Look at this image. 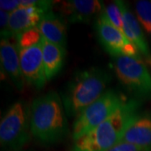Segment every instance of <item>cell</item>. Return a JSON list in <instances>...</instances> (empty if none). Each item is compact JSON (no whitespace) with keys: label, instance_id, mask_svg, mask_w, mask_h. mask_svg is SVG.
<instances>
[{"label":"cell","instance_id":"cell-14","mask_svg":"<svg viewBox=\"0 0 151 151\" xmlns=\"http://www.w3.org/2000/svg\"><path fill=\"white\" fill-rule=\"evenodd\" d=\"M42 56L47 81H51L60 72L64 65L65 48L42 37Z\"/></svg>","mask_w":151,"mask_h":151},{"label":"cell","instance_id":"cell-9","mask_svg":"<svg viewBox=\"0 0 151 151\" xmlns=\"http://www.w3.org/2000/svg\"><path fill=\"white\" fill-rule=\"evenodd\" d=\"M94 28L97 40L106 52L113 58L124 56V49L131 41L110 23L104 11L96 19Z\"/></svg>","mask_w":151,"mask_h":151},{"label":"cell","instance_id":"cell-16","mask_svg":"<svg viewBox=\"0 0 151 151\" xmlns=\"http://www.w3.org/2000/svg\"><path fill=\"white\" fill-rule=\"evenodd\" d=\"M17 44L19 49H27L40 42L42 35L37 27L32 28L20 34L16 38Z\"/></svg>","mask_w":151,"mask_h":151},{"label":"cell","instance_id":"cell-19","mask_svg":"<svg viewBox=\"0 0 151 151\" xmlns=\"http://www.w3.org/2000/svg\"><path fill=\"white\" fill-rule=\"evenodd\" d=\"M20 5V1L19 0H1L0 1V9L1 10H4L8 13H12Z\"/></svg>","mask_w":151,"mask_h":151},{"label":"cell","instance_id":"cell-10","mask_svg":"<svg viewBox=\"0 0 151 151\" xmlns=\"http://www.w3.org/2000/svg\"><path fill=\"white\" fill-rule=\"evenodd\" d=\"M120 142L137 146L142 150L151 151V112L139 111L130 120Z\"/></svg>","mask_w":151,"mask_h":151},{"label":"cell","instance_id":"cell-2","mask_svg":"<svg viewBox=\"0 0 151 151\" xmlns=\"http://www.w3.org/2000/svg\"><path fill=\"white\" fill-rule=\"evenodd\" d=\"M142 101L128 99L107 120L74 141L70 151H108L120 143L126 127L140 110Z\"/></svg>","mask_w":151,"mask_h":151},{"label":"cell","instance_id":"cell-4","mask_svg":"<svg viewBox=\"0 0 151 151\" xmlns=\"http://www.w3.org/2000/svg\"><path fill=\"white\" fill-rule=\"evenodd\" d=\"M30 135V108L25 101L18 100L1 120V147L5 150L19 151L29 142Z\"/></svg>","mask_w":151,"mask_h":151},{"label":"cell","instance_id":"cell-11","mask_svg":"<svg viewBox=\"0 0 151 151\" xmlns=\"http://www.w3.org/2000/svg\"><path fill=\"white\" fill-rule=\"evenodd\" d=\"M117 3L123 15L125 36L139 50L140 54L145 58L149 63L151 64L150 50L139 22L137 20L134 14L130 11L129 6L126 4L125 2L118 0Z\"/></svg>","mask_w":151,"mask_h":151},{"label":"cell","instance_id":"cell-6","mask_svg":"<svg viewBox=\"0 0 151 151\" xmlns=\"http://www.w3.org/2000/svg\"><path fill=\"white\" fill-rule=\"evenodd\" d=\"M113 65L119 81L134 98L142 102L151 100V73L141 60L114 57Z\"/></svg>","mask_w":151,"mask_h":151},{"label":"cell","instance_id":"cell-8","mask_svg":"<svg viewBox=\"0 0 151 151\" xmlns=\"http://www.w3.org/2000/svg\"><path fill=\"white\" fill-rule=\"evenodd\" d=\"M54 7L70 24L89 23L94 18L97 19L104 11L105 5L97 0H69L56 2Z\"/></svg>","mask_w":151,"mask_h":151},{"label":"cell","instance_id":"cell-18","mask_svg":"<svg viewBox=\"0 0 151 151\" xmlns=\"http://www.w3.org/2000/svg\"><path fill=\"white\" fill-rule=\"evenodd\" d=\"M9 13L0 9V33L1 39H10L12 34L9 29Z\"/></svg>","mask_w":151,"mask_h":151},{"label":"cell","instance_id":"cell-15","mask_svg":"<svg viewBox=\"0 0 151 151\" xmlns=\"http://www.w3.org/2000/svg\"><path fill=\"white\" fill-rule=\"evenodd\" d=\"M135 12L142 28L151 34V2L139 0L135 3Z\"/></svg>","mask_w":151,"mask_h":151},{"label":"cell","instance_id":"cell-5","mask_svg":"<svg viewBox=\"0 0 151 151\" xmlns=\"http://www.w3.org/2000/svg\"><path fill=\"white\" fill-rule=\"evenodd\" d=\"M127 100L118 91L114 89L107 90L76 118L71 130L73 140H76L107 120Z\"/></svg>","mask_w":151,"mask_h":151},{"label":"cell","instance_id":"cell-1","mask_svg":"<svg viewBox=\"0 0 151 151\" xmlns=\"http://www.w3.org/2000/svg\"><path fill=\"white\" fill-rule=\"evenodd\" d=\"M67 115L56 92H50L36 97L30 106L31 134L44 145L62 141L69 133Z\"/></svg>","mask_w":151,"mask_h":151},{"label":"cell","instance_id":"cell-20","mask_svg":"<svg viewBox=\"0 0 151 151\" xmlns=\"http://www.w3.org/2000/svg\"><path fill=\"white\" fill-rule=\"evenodd\" d=\"M108 151H144L137 146L133 145L131 144L120 142L118 145L110 149Z\"/></svg>","mask_w":151,"mask_h":151},{"label":"cell","instance_id":"cell-17","mask_svg":"<svg viewBox=\"0 0 151 151\" xmlns=\"http://www.w3.org/2000/svg\"><path fill=\"white\" fill-rule=\"evenodd\" d=\"M104 13L108 19L115 28H117L119 31L124 35V20L122 12L119 8L117 1L113 2L112 4H109L104 8Z\"/></svg>","mask_w":151,"mask_h":151},{"label":"cell","instance_id":"cell-7","mask_svg":"<svg viewBox=\"0 0 151 151\" xmlns=\"http://www.w3.org/2000/svg\"><path fill=\"white\" fill-rule=\"evenodd\" d=\"M19 60L24 82L38 90L45 87L48 81L44 67L41 40L32 47L19 49Z\"/></svg>","mask_w":151,"mask_h":151},{"label":"cell","instance_id":"cell-12","mask_svg":"<svg viewBox=\"0 0 151 151\" xmlns=\"http://www.w3.org/2000/svg\"><path fill=\"white\" fill-rule=\"evenodd\" d=\"M1 64L18 89L21 90L24 80L20 68L19 48L18 44L10 41V39H1L0 42Z\"/></svg>","mask_w":151,"mask_h":151},{"label":"cell","instance_id":"cell-13","mask_svg":"<svg viewBox=\"0 0 151 151\" xmlns=\"http://www.w3.org/2000/svg\"><path fill=\"white\" fill-rule=\"evenodd\" d=\"M37 28L44 39L64 48L66 47V21L60 14L55 13L53 9L44 15Z\"/></svg>","mask_w":151,"mask_h":151},{"label":"cell","instance_id":"cell-3","mask_svg":"<svg viewBox=\"0 0 151 151\" xmlns=\"http://www.w3.org/2000/svg\"><path fill=\"white\" fill-rule=\"evenodd\" d=\"M111 81V75L99 67L76 71L60 95L67 117L76 118L107 91Z\"/></svg>","mask_w":151,"mask_h":151}]
</instances>
